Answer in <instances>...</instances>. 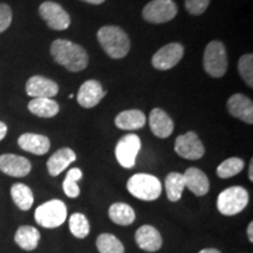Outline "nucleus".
<instances>
[{
	"mask_svg": "<svg viewBox=\"0 0 253 253\" xmlns=\"http://www.w3.org/2000/svg\"><path fill=\"white\" fill-rule=\"evenodd\" d=\"M96 248L100 253H125L122 243L110 233H102L97 237Z\"/></svg>",
	"mask_w": 253,
	"mask_h": 253,
	"instance_id": "27",
	"label": "nucleus"
},
{
	"mask_svg": "<svg viewBox=\"0 0 253 253\" xmlns=\"http://www.w3.org/2000/svg\"><path fill=\"white\" fill-rule=\"evenodd\" d=\"M26 93L28 96L33 97V99H39V97L52 99L59 93V86L56 82L50 79L41 77V75H34L28 79Z\"/></svg>",
	"mask_w": 253,
	"mask_h": 253,
	"instance_id": "12",
	"label": "nucleus"
},
{
	"mask_svg": "<svg viewBox=\"0 0 253 253\" xmlns=\"http://www.w3.org/2000/svg\"><path fill=\"white\" fill-rule=\"evenodd\" d=\"M39 13L49 28L55 31L67 30L71 25V17L61 5L54 1H45L40 5Z\"/></svg>",
	"mask_w": 253,
	"mask_h": 253,
	"instance_id": "9",
	"label": "nucleus"
},
{
	"mask_svg": "<svg viewBox=\"0 0 253 253\" xmlns=\"http://www.w3.org/2000/svg\"><path fill=\"white\" fill-rule=\"evenodd\" d=\"M244 169V161L238 157H230L220 163L217 168V175L220 178H230Z\"/></svg>",
	"mask_w": 253,
	"mask_h": 253,
	"instance_id": "28",
	"label": "nucleus"
},
{
	"mask_svg": "<svg viewBox=\"0 0 253 253\" xmlns=\"http://www.w3.org/2000/svg\"><path fill=\"white\" fill-rule=\"evenodd\" d=\"M175 151L178 156L191 161L199 160L205 154L204 145L195 131H188L184 135H179L175 142Z\"/></svg>",
	"mask_w": 253,
	"mask_h": 253,
	"instance_id": "10",
	"label": "nucleus"
},
{
	"mask_svg": "<svg viewBox=\"0 0 253 253\" xmlns=\"http://www.w3.org/2000/svg\"><path fill=\"white\" fill-rule=\"evenodd\" d=\"M249 199L246 189L243 186H231L218 196L217 209L224 216H235L248 207Z\"/></svg>",
	"mask_w": 253,
	"mask_h": 253,
	"instance_id": "4",
	"label": "nucleus"
},
{
	"mask_svg": "<svg viewBox=\"0 0 253 253\" xmlns=\"http://www.w3.org/2000/svg\"><path fill=\"white\" fill-rule=\"evenodd\" d=\"M178 8L172 0H153L144 6L142 17L150 24H164L172 20Z\"/></svg>",
	"mask_w": 253,
	"mask_h": 253,
	"instance_id": "7",
	"label": "nucleus"
},
{
	"mask_svg": "<svg viewBox=\"0 0 253 253\" xmlns=\"http://www.w3.org/2000/svg\"><path fill=\"white\" fill-rule=\"evenodd\" d=\"M77 160V155L71 148H62L55 151L49 160L47 161V169H48L49 175L58 176L66 168H68L71 164Z\"/></svg>",
	"mask_w": 253,
	"mask_h": 253,
	"instance_id": "20",
	"label": "nucleus"
},
{
	"mask_svg": "<svg viewBox=\"0 0 253 253\" xmlns=\"http://www.w3.org/2000/svg\"><path fill=\"white\" fill-rule=\"evenodd\" d=\"M109 217L118 225L126 226L134 223L136 213L130 205L126 203H114L109 208Z\"/></svg>",
	"mask_w": 253,
	"mask_h": 253,
	"instance_id": "24",
	"label": "nucleus"
},
{
	"mask_svg": "<svg viewBox=\"0 0 253 253\" xmlns=\"http://www.w3.org/2000/svg\"><path fill=\"white\" fill-rule=\"evenodd\" d=\"M198 253H221L220 251H218L216 249H204L202 251H199Z\"/></svg>",
	"mask_w": 253,
	"mask_h": 253,
	"instance_id": "38",
	"label": "nucleus"
},
{
	"mask_svg": "<svg viewBox=\"0 0 253 253\" xmlns=\"http://www.w3.org/2000/svg\"><path fill=\"white\" fill-rule=\"evenodd\" d=\"M84 1H86L88 4H91V5H100L106 1V0H84Z\"/></svg>",
	"mask_w": 253,
	"mask_h": 253,
	"instance_id": "37",
	"label": "nucleus"
},
{
	"mask_svg": "<svg viewBox=\"0 0 253 253\" xmlns=\"http://www.w3.org/2000/svg\"><path fill=\"white\" fill-rule=\"evenodd\" d=\"M185 188H188L196 196H205L210 189L208 176L198 168H189L184 175Z\"/></svg>",
	"mask_w": 253,
	"mask_h": 253,
	"instance_id": "18",
	"label": "nucleus"
},
{
	"mask_svg": "<svg viewBox=\"0 0 253 253\" xmlns=\"http://www.w3.org/2000/svg\"><path fill=\"white\" fill-rule=\"evenodd\" d=\"M238 72L245 84L250 88L253 87V55L244 54L238 61Z\"/></svg>",
	"mask_w": 253,
	"mask_h": 253,
	"instance_id": "31",
	"label": "nucleus"
},
{
	"mask_svg": "<svg viewBox=\"0 0 253 253\" xmlns=\"http://www.w3.org/2000/svg\"><path fill=\"white\" fill-rule=\"evenodd\" d=\"M18 144L23 150L34 155H45L48 153L50 148L49 138L47 136L31 132L21 135L18 138Z\"/></svg>",
	"mask_w": 253,
	"mask_h": 253,
	"instance_id": "19",
	"label": "nucleus"
},
{
	"mask_svg": "<svg viewBox=\"0 0 253 253\" xmlns=\"http://www.w3.org/2000/svg\"><path fill=\"white\" fill-rule=\"evenodd\" d=\"M97 40L104 52L113 59H122L130 50V39L122 28L103 26L97 32Z\"/></svg>",
	"mask_w": 253,
	"mask_h": 253,
	"instance_id": "2",
	"label": "nucleus"
},
{
	"mask_svg": "<svg viewBox=\"0 0 253 253\" xmlns=\"http://www.w3.org/2000/svg\"><path fill=\"white\" fill-rule=\"evenodd\" d=\"M11 196L15 205L23 211L30 210L33 205L34 197L32 190L23 183H15L11 188Z\"/></svg>",
	"mask_w": 253,
	"mask_h": 253,
	"instance_id": "25",
	"label": "nucleus"
},
{
	"mask_svg": "<svg viewBox=\"0 0 253 253\" xmlns=\"http://www.w3.org/2000/svg\"><path fill=\"white\" fill-rule=\"evenodd\" d=\"M6 134H7V126L4 122L0 121V141L5 137Z\"/></svg>",
	"mask_w": 253,
	"mask_h": 253,
	"instance_id": "34",
	"label": "nucleus"
},
{
	"mask_svg": "<svg viewBox=\"0 0 253 253\" xmlns=\"http://www.w3.org/2000/svg\"><path fill=\"white\" fill-rule=\"evenodd\" d=\"M12 23V9L7 4H0V33L5 32Z\"/></svg>",
	"mask_w": 253,
	"mask_h": 253,
	"instance_id": "33",
	"label": "nucleus"
},
{
	"mask_svg": "<svg viewBox=\"0 0 253 253\" xmlns=\"http://www.w3.org/2000/svg\"><path fill=\"white\" fill-rule=\"evenodd\" d=\"M69 230L77 238H86L89 235L90 225L87 217L82 213H73L69 218Z\"/></svg>",
	"mask_w": 253,
	"mask_h": 253,
	"instance_id": "29",
	"label": "nucleus"
},
{
	"mask_svg": "<svg viewBox=\"0 0 253 253\" xmlns=\"http://www.w3.org/2000/svg\"><path fill=\"white\" fill-rule=\"evenodd\" d=\"M145 125V115L138 109L121 112L115 118V126L122 130H137Z\"/></svg>",
	"mask_w": 253,
	"mask_h": 253,
	"instance_id": "21",
	"label": "nucleus"
},
{
	"mask_svg": "<svg viewBox=\"0 0 253 253\" xmlns=\"http://www.w3.org/2000/svg\"><path fill=\"white\" fill-rule=\"evenodd\" d=\"M227 53L221 41H211L205 47L203 66L205 72L212 78H221L227 71Z\"/></svg>",
	"mask_w": 253,
	"mask_h": 253,
	"instance_id": "5",
	"label": "nucleus"
},
{
	"mask_svg": "<svg viewBox=\"0 0 253 253\" xmlns=\"http://www.w3.org/2000/svg\"><path fill=\"white\" fill-rule=\"evenodd\" d=\"M32 164L27 158L19 155L5 154L0 156V170L12 177H25L31 172Z\"/></svg>",
	"mask_w": 253,
	"mask_h": 253,
	"instance_id": "14",
	"label": "nucleus"
},
{
	"mask_svg": "<svg viewBox=\"0 0 253 253\" xmlns=\"http://www.w3.org/2000/svg\"><path fill=\"white\" fill-rule=\"evenodd\" d=\"M210 4V0H185V8L191 15L203 14Z\"/></svg>",
	"mask_w": 253,
	"mask_h": 253,
	"instance_id": "32",
	"label": "nucleus"
},
{
	"mask_svg": "<svg viewBox=\"0 0 253 253\" xmlns=\"http://www.w3.org/2000/svg\"><path fill=\"white\" fill-rule=\"evenodd\" d=\"M149 126L153 134L158 138H168L175 128L172 119L161 108H154L150 112Z\"/></svg>",
	"mask_w": 253,
	"mask_h": 253,
	"instance_id": "16",
	"label": "nucleus"
},
{
	"mask_svg": "<svg viewBox=\"0 0 253 253\" xmlns=\"http://www.w3.org/2000/svg\"><path fill=\"white\" fill-rule=\"evenodd\" d=\"M141 149V140L137 135L129 134L121 137L115 147V156L121 167L131 169Z\"/></svg>",
	"mask_w": 253,
	"mask_h": 253,
	"instance_id": "8",
	"label": "nucleus"
},
{
	"mask_svg": "<svg viewBox=\"0 0 253 253\" xmlns=\"http://www.w3.org/2000/svg\"><path fill=\"white\" fill-rule=\"evenodd\" d=\"M82 178V171L79 168H73L67 172L65 181H63L62 188L65 194L71 198H77L80 195V188L77 184L78 181Z\"/></svg>",
	"mask_w": 253,
	"mask_h": 253,
	"instance_id": "30",
	"label": "nucleus"
},
{
	"mask_svg": "<svg viewBox=\"0 0 253 253\" xmlns=\"http://www.w3.org/2000/svg\"><path fill=\"white\" fill-rule=\"evenodd\" d=\"M37 223L46 229H54L65 223L67 218V208L59 199L46 202L36 210L34 213Z\"/></svg>",
	"mask_w": 253,
	"mask_h": 253,
	"instance_id": "6",
	"label": "nucleus"
},
{
	"mask_svg": "<svg viewBox=\"0 0 253 253\" xmlns=\"http://www.w3.org/2000/svg\"><path fill=\"white\" fill-rule=\"evenodd\" d=\"M227 110L233 118L252 125L253 123V102L243 94H233L227 100Z\"/></svg>",
	"mask_w": 253,
	"mask_h": 253,
	"instance_id": "15",
	"label": "nucleus"
},
{
	"mask_svg": "<svg viewBox=\"0 0 253 253\" xmlns=\"http://www.w3.org/2000/svg\"><path fill=\"white\" fill-rule=\"evenodd\" d=\"M184 55V47L178 42H171L163 46L155 53L151 63L154 68L158 71H168L171 69L181 61Z\"/></svg>",
	"mask_w": 253,
	"mask_h": 253,
	"instance_id": "11",
	"label": "nucleus"
},
{
	"mask_svg": "<svg viewBox=\"0 0 253 253\" xmlns=\"http://www.w3.org/2000/svg\"><path fill=\"white\" fill-rule=\"evenodd\" d=\"M166 191L170 202H177L182 197L185 188L184 177L179 172H170L166 178Z\"/></svg>",
	"mask_w": 253,
	"mask_h": 253,
	"instance_id": "26",
	"label": "nucleus"
},
{
	"mask_svg": "<svg viewBox=\"0 0 253 253\" xmlns=\"http://www.w3.org/2000/svg\"><path fill=\"white\" fill-rule=\"evenodd\" d=\"M126 189L141 201H155L162 194V183L149 173H136L126 182Z\"/></svg>",
	"mask_w": 253,
	"mask_h": 253,
	"instance_id": "3",
	"label": "nucleus"
},
{
	"mask_svg": "<svg viewBox=\"0 0 253 253\" xmlns=\"http://www.w3.org/2000/svg\"><path fill=\"white\" fill-rule=\"evenodd\" d=\"M50 54L69 72H81L88 66V54L84 47L69 40L58 39L50 45Z\"/></svg>",
	"mask_w": 253,
	"mask_h": 253,
	"instance_id": "1",
	"label": "nucleus"
},
{
	"mask_svg": "<svg viewBox=\"0 0 253 253\" xmlns=\"http://www.w3.org/2000/svg\"><path fill=\"white\" fill-rule=\"evenodd\" d=\"M104 95H106V91L103 90L99 81L87 80L81 84L78 91L77 101L81 107L89 109L99 104Z\"/></svg>",
	"mask_w": 253,
	"mask_h": 253,
	"instance_id": "13",
	"label": "nucleus"
},
{
	"mask_svg": "<svg viewBox=\"0 0 253 253\" xmlns=\"http://www.w3.org/2000/svg\"><path fill=\"white\" fill-rule=\"evenodd\" d=\"M135 240L140 249L147 252H156L163 244L161 233L151 225H143L136 231Z\"/></svg>",
	"mask_w": 253,
	"mask_h": 253,
	"instance_id": "17",
	"label": "nucleus"
},
{
	"mask_svg": "<svg viewBox=\"0 0 253 253\" xmlns=\"http://www.w3.org/2000/svg\"><path fill=\"white\" fill-rule=\"evenodd\" d=\"M15 243L26 251L37 249L40 240V232L33 226H20L14 236Z\"/></svg>",
	"mask_w": 253,
	"mask_h": 253,
	"instance_id": "23",
	"label": "nucleus"
},
{
	"mask_svg": "<svg viewBox=\"0 0 253 253\" xmlns=\"http://www.w3.org/2000/svg\"><path fill=\"white\" fill-rule=\"evenodd\" d=\"M28 110L39 118L49 119L58 115L60 107L59 103L54 100L47 99V97H39V99L31 100V102L28 103Z\"/></svg>",
	"mask_w": 253,
	"mask_h": 253,
	"instance_id": "22",
	"label": "nucleus"
},
{
	"mask_svg": "<svg viewBox=\"0 0 253 253\" xmlns=\"http://www.w3.org/2000/svg\"><path fill=\"white\" fill-rule=\"evenodd\" d=\"M248 236H249V239L250 242H253V223L251 221V223L249 224V227H248Z\"/></svg>",
	"mask_w": 253,
	"mask_h": 253,
	"instance_id": "35",
	"label": "nucleus"
},
{
	"mask_svg": "<svg viewBox=\"0 0 253 253\" xmlns=\"http://www.w3.org/2000/svg\"><path fill=\"white\" fill-rule=\"evenodd\" d=\"M249 178L250 181H253V160L250 162V168H249Z\"/></svg>",
	"mask_w": 253,
	"mask_h": 253,
	"instance_id": "36",
	"label": "nucleus"
}]
</instances>
